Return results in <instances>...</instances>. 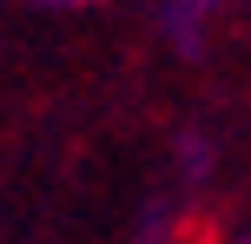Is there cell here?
Segmentation results:
<instances>
[{"instance_id":"1","label":"cell","mask_w":251,"mask_h":244,"mask_svg":"<svg viewBox=\"0 0 251 244\" xmlns=\"http://www.w3.org/2000/svg\"><path fill=\"white\" fill-rule=\"evenodd\" d=\"M238 244H251V238H238Z\"/></svg>"},{"instance_id":"2","label":"cell","mask_w":251,"mask_h":244,"mask_svg":"<svg viewBox=\"0 0 251 244\" xmlns=\"http://www.w3.org/2000/svg\"><path fill=\"white\" fill-rule=\"evenodd\" d=\"M60 7H66V0H60Z\"/></svg>"}]
</instances>
